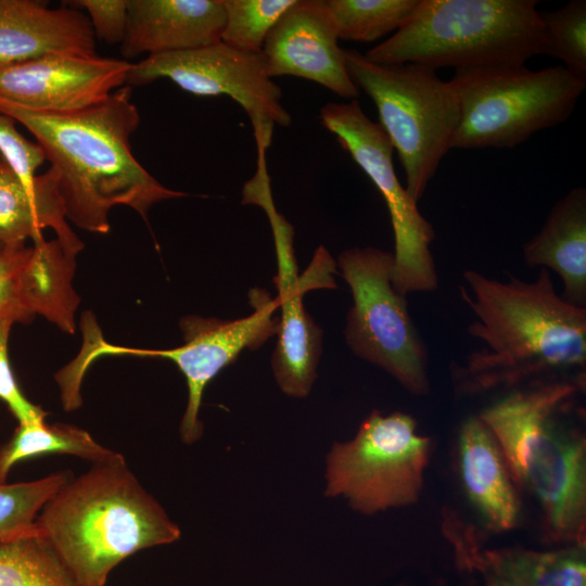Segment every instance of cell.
<instances>
[{
	"label": "cell",
	"mask_w": 586,
	"mask_h": 586,
	"mask_svg": "<svg viewBox=\"0 0 586 586\" xmlns=\"http://www.w3.org/2000/svg\"><path fill=\"white\" fill-rule=\"evenodd\" d=\"M542 54L562 62V66L586 81V1L571 0L562 8L540 12Z\"/></svg>",
	"instance_id": "4316f807"
},
{
	"label": "cell",
	"mask_w": 586,
	"mask_h": 586,
	"mask_svg": "<svg viewBox=\"0 0 586 586\" xmlns=\"http://www.w3.org/2000/svg\"><path fill=\"white\" fill-rule=\"evenodd\" d=\"M454 548L457 566L477 572L483 586H533L531 550L524 548H484L475 528L454 519L444 528Z\"/></svg>",
	"instance_id": "603a6c76"
},
{
	"label": "cell",
	"mask_w": 586,
	"mask_h": 586,
	"mask_svg": "<svg viewBox=\"0 0 586 586\" xmlns=\"http://www.w3.org/2000/svg\"><path fill=\"white\" fill-rule=\"evenodd\" d=\"M69 479L67 472H58L30 482L0 483V543L37 535L39 512Z\"/></svg>",
	"instance_id": "484cf974"
},
{
	"label": "cell",
	"mask_w": 586,
	"mask_h": 586,
	"mask_svg": "<svg viewBox=\"0 0 586 586\" xmlns=\"http://www.w3.org/2000/svg\"><path fill=\"white\" fill-rule=\"evenodd\" d=\"M4 160L2 158V156L0 155V165L4 164Z\"/></svg>",
	"instance_id": "836d02e7"
},
{
	"label": "cell",
	"mask_w": 586,
	"mask_h": 586,
	"mask_svg": "<svg viewBox=\"0 0 586 586\" xmlns=\"http://www.w3.org/2000/svg\"><path fill=\"white\" fill-rule=\"evenodd\" d=\"M319 119L374 183L387 206L395 241V290L405 296L436 290L438 278L430 251L434 228L400 184L393 165L394 149L383 128L365 114L357 99L327 103Z\"/></svg>",
	"instance_id": "7c38bea8"
},
{
	"label": "cell",
	"mask_w": 586,
	"mask_h": 586,
	"mask_svg": "<svg viewBox=\"0 0 586 586\" xmlns=\"http://www.w3.org/2000/svg\"><path fill=\"white\" fill-rule=\"evenodd\" d=\"M55 174L48 169L25 184L8 166L0 165V249L26 245L51 229L60 241L82 250L84 243L66 221Z\"/></svg>",
	"instance_id": "ffe728a7"
},
{
	"label": "cell",
	"mask_w": 586,
	"mask_h": 586,
	"mask_svg": "<svg viewBox=\"0 0 586 586\" xmlns=\"http://www.w3.org/2000/svg\"><path fill=\"white\" fill-rule=\"evenodd\" d=\"M533 586H586V544L531 552Z\"/></svg>",
	"instance_id": "f1b7e54d"
},
{
	"label": "cell",
	"mask_w": 586,
	"mask_h": 586,
	"mask_svg": "<svg viewBox=\"0 0 586 586\" xmlns=\"http://www.w3.org/2000/svg\"><path fill=\"white\" fill-rule=\"evenodd\" d=\"M88 13L94 36L106 43H122L128 22V0L72 1Z\"/></svg>",
	"instance_id": "d6a6232c"
},
{
	"label": "cell",
	"mask_w": 586,
	"mask_h": 586,
	"mask_svg": "<svg viewBox=\"0 0 586 586\" xmlns=\"http://www.w3.org/2000/svg\"><path fill=\"white\" fill-rule=\"evenodd\" d=\"M79 252L58 238L41 237L33 241L23 269L24 302L30 316L40 315L68 334L75 332L80 302L73 288Z\"/></svg>",
	"instance_id": "44dd1931"
},
{
	"label": "cell",
	"mask_w": 586,
	"mask_h": 586,
	"mask_svg": "<svg viewBox=\"0 0 586 586\" xmlns=\"http://www.w3.org/2000/svg\"><path fill=\"white\" fill-rule=\"evenodd\" d=\"M14 322H0V399L5 403L18 424L46 422L47 412L30 403L18 387L9 360L8 341Z\"/></svg>",
	"instance_id": "1f68e13d"
},
{
	"label": "cell",
	"mask_w": 586,
	"mask_h": 586,
	"mask_svg": "<svg viewBox=\"0 0 586 586\" xmlns=\"http://www.w3.org/2000/svg\"><path fill=\"white\" fill-rule=\"evenodd\" d=\"M420 0H326L339 39L372 42L397 31Z\"/></svg>",
	"instance_id": "cb8c5ba5"
},
{
	"label": "cell",
	"mask_w": 586,
	"mask_h": 586,
	"mask_svg": "<svg viewBox=\"0 0 586 586\" xmlns=\"http://www.w3.org/2000/svg\"><path fill=\"white\" fill-rule=\"evenodd\" d=\"M535 0H420L409 21L365 56L437 69L525 64L543 52Z\"/></svg>",
	"instance_id": "5b68a950"
},
{
	"label": "cell",
	"mask_w": 586,
	"mask_h": 586,
	"mask_svg": "<svg viewBox=\"0 0 586 586\" xmlns=\"http://www.w3.org/2000/svg\"><path fill=\"white\" fill-rule=\"evenodd\" d=\"M35 526L76 586H104L124 559L181 534L120 454L69 479L41 509Z\"/></svg>",
	"instance_id": "277c9868"
},
{
	"label": "cell",
	"mask_w": 586,
	"mask_h": 586,
	"mask_svg": "<svg viewBox=\"0 0 586 586\" xmlns=\"http://www.w3.org/2000/svg\"><path fill=\"white\" fill-rule=\"evenodd\" d=\"M528 267L550 268L563 284V300L586 304V189L576 187L551 208L540 231L523 246Z\"/></svg>",
	"instance_id": "d6986e66"
},
{
	"label": "cell",
	"mask_w": 586,
	"mask_h": 586,
	"mask_svg": "<svg viewBox=\"0 0 586 586\" xmlns=\"http://www.w3.org/2000/svg\"><path fill=\"white\" fill-rule=\"evenodd\" d=\"M253 313L246 317L228 320L190 315L179 321L183 344L170 349H146L118 346L103 340L93 319L84 323V348L72 361L73 370L85 375L91 362L105 355L160 357L171 360L186 378L188 403L180 423L183 443L196 442L203 433L199 419L202 396L207 384L240 353L255 351L279 330L280 317L277 298L263 289L249 292Z\"/></svg>",
	"instance_id": "9c48e42d"
},
{
	"label": "cell",
	"mask_w": 586,
	"mask_h": 586,
	"mask_svg": "<svg viewBox=\"0 0 586 586\" xmlns=\"http://www.w3.org/2000/svg\"><path fill=\"white\" fill-rule=\"evenodd\" d=\"M296 0H224L225 27L220 41L251 53L263 50L267 35Z\"/></svg>",
	"instance_id": "83f0119b"
},
{
	"label": "cell",
	"mask_w": 586,
	"mask_h": 586,
	"mask_svg": "<svg viewBox=\"0 0 586 586\" xmlns=\"http://www.w3.org/2000/svg\"><path fill=\"white\" fill-rule=\"evenodd\" d=\"M458 468L466 495L486 525L495 532L513 530L520 517L518 486L497 440L479 416L460 428Z\"/></svg>",
	"instance_id": "ac0fdd59"
},
{
	"label": "cell",
	"mask_w": 586,
	"mask_h": 586,
	"mask_svg": "<svg viewBox=\"0 0 586 586\" xmlns=\"http://www.w3.org/2000/svg\"><path fill=\"white\" fill-rule=\"evenodd\" d=\"M470 294L461 296L475 320L468 332L483 346L453 370L457 387L468 394L498 387L518 388L534 379H585L586 308L555 291L547 269L526 282H502L475 270L463 272Z\"/></svg>",
	"instance_id": "6da1fadb"
},
{
	"label": "cell",
	"mask_w": 586,
	"mask_h": 586,
	"mask_svg": "<svg viewBox=\"0 0 586 586\" xmlns=\"http://www.w3.org/2000/svg\"><path fill=\"white\" fill-rule=\"evenodd\" d=\"M131 94L125 85L100 103L63 114L0 99V112L21 123L42 149L66 219L88 232L107 233L114 206H128L146 219L154 204L188 195L163 186L132 155L130 137L140 115Z\"/></svg>",
	"instance_id": "7a4b0ae2"
},
{
	"label": "cell",
	"mask_w": 586,
	"mask_h": 586,
	"mask_svg": "<svg viewBox=\"0 0 586 586\" xmlns=\"http://www.w3.org/2000/svg\"><path fill=\"white\" fill-rule=\"evenodd\" d=\"M430 449L410 415L373 410L352 441L335 443L328 454L326 495L342 496L365 514L415 504Z\"/></svg>",
	"instance_id": "ba28073f"
},
{
	"label": "cell",
	"mask_w": 586,
	"mask_h": 586,
	"mask_svg": "<svg viewBox=\"0 0 586 586\" xmlns=\"http://www.w3.org/2000/svg\"><path fill=\"white\" fill-rule=\"evenodd\" d=\"M46 454L73 455L93 463L110 461L119 455L76 425L46 422L18 424L10 441L0 448V483H5L9 472L17 462Z\"/></svg>",
	"instance_id": "7402d4cb"
},
{
	"label": "cell",
	"mask_w": 586,
	"mask_h": 586,
	"mask_svg": "<svg viewBox=\"0 0 586 586\" xmlns=\"http://www.w3.org/2000/svg\"><path fill=\"white\" fill-rule=\"evenodd\" d=\"M0 155L13 173L27 186H33L36 170L46 161L40 145L27 140L15 120L0 112Z\"/></svg>",
	"instance_id": "4dcf8cb0"
},
{
	"label": "cell",
	"mask_w": 586,
	"mask_h": 586,
	"mask_svg": "<svg viewBox=\"0 0 586 586\" xmlns=\"http://www.w3.org/2000/svg\"><path fill=\"white\" fill-rule=\"evenodd\" d=\"M224 0H128L124 58L204 48L220 41Z\"/></svg>",
	"instance_id": "2e32d148"
},
{
	"label": "cell",
	"mask_w": 586,
	"mask_h": 586,
	"mask_svg": "<svg viewBox=\"0 0 586 586\" xmlns=\"http://www.w3.org/2000/svg\"><path fill=\"white\" fill-rule=\"evenodd\" d=\"M88 16L33 0H0V64L49 55H95Z\"/></svg>",
	"instance_id": "e0dca14e"
},
{
	"label": "cell",
	"mask_w": 586,
	"mask_h": 586,
	"mask_svg": "<svg viewBox=\"0 0 586 586\" xmlns=\"http://www.w3.org/2000/svg\"><path fill=\"white\" fill-rule=\"evenodd\" d=\"M347 72L373 101L379 124L397 151L406 190L415 201L425 192L459 124L457 98L436 69L416 64H378L359 51L344 50Z\"/></svg>",
	"instance_id": "52a82bcc"
},
{
	"label": "cell",
	"mask_w": 586,
	"mask_h": 586,
	"mask_svg": "<svg viewBox=\"0 0 586 586\" xmlns=\"http://www.w3.org/2000/svg\"><path fill=\"white\" fill-rule=\"evenodd\" d=\"M326 0H296L266 37L262 53L269 78L294 76L356 100L359 89L345 64L344 49Z\"/></svg>",
	"instance_id": "9a60e30c"
},
{
	"label": "cell",
	"mask_w": 586,
	"mask_h": 586,
	"mask_svg": "<svg viewBox=\"0 0 586 586\" xmlns=\"http://www.w3.org/2000/svg\"><path fill=\"white\" fill-rule=\"evenodd\" d=\"M585 379L514 388L480 418L497 440L518 487L537 501L547 539L586 544V441L568 415Z\"/></svg>",
	"instance_id": "3957f363"
},
{
	"label": "cell",
	"mask_w": 586,
	"mask_h": 586,
	"mask_svg": "<svg viewBox=\"0 0 586 586\" xmlns=\"http://www.w3.org/2000/svg\"><path fill=\"white\" fill-rule=\"evenodd\" d=\"M449 84L460 112L451 149L514 148L565 122L586 87L562 65L524 64L456 69Z\"/></svg>",
	"instance_id": "8992f818"
},
{
	"label": "cell",
	"mask_w": 586,
	"mask_h": 586,
	"mask_svg": "<svg viewBox=\"0 0 586 586\" xmlns=\"http://www.w3.org/2000/svg\"><path fill=\"white\" fill-rule=\"evenodd\" d=\"M242 203L262 207L271 227L278 265L273 282L281 309L271 365L282 392L302 398L309 394L316 380L322 351V331L305 310L303 296L309 290L335 288L336 264L321 245L307 270L298 277L294 229L275 206L266 161H257L255 175L243 187Z\"/></svg>",
	"instance_id": "8fae6325"
},
{
	"label": "cell",
	"mask_w": 586,
	"mask_h": 586,
	"mask_svg": "<svg viewBox=\"0 0 586 586\" xmlns=\"http://www.w3.org/2000/svg\"><path fill=\"white\" fill-rule=\"evenodd\" d=\"M29 247L0 249V322H28L33 319L23 294V269Z\"/></svg>",
	"instance_id": "f546056e"
},
{
	"label": "cell",
	"mask_w": 586,
	"mask_h": 586,
	"mask_svg": "<svg viewBox=\"0 0 586 586\" xmlns=\"http://www.w3.org/2000/svg\"><path fill=\"white\" fill-rule=\"evenodd\" d=\"M167 78L182 90L203 97L228 95L251 119L257 150L269 148L273 126L292 117L281 104L282 90L267 76L262 52L217 43L188 51L149 55L132 64L125 85L141 86Z\"/></svg>",
	"instance_id": "4fadbf2b"
},
{
	"label": "cell",
	"mask_w": 586,
	"mask_h": 586,
	"mask_svg": "<svg viewBox=\"0 0 586 586\" xmlns=\"http://www.w3.org/2000/svg\"><path fill=\"white\" fill-rule=\"evenodd\" d=\"M0 586H76L37 535L0 543Z\"/></svg>",
	"instance_id": "d4e9b609"
},
{
	"label": "cell",
	"mask_w": 586,
	"mask_h": 586,
	"mask_svg": "<svg viewBox=\"0 0 586 586\" xmlns=\"http://www.w3.org/2000/svg\"><path fill=\"white\" fill-rule=\"evenodd\" d=\"M131 63L99 55H49L0 64V99L29 111L85 110L125 86Z\"/></svg>",
	"instance_id": "5bb4252c"
},
{
	"label": "cell",
	"mask_w": 586,
	"mask_h": 586,
	"mask_svg": "<svg viewBox=\"0 0 586 586\" xmlns=\"http://www.w3.org/2000/svg\"><path fill=\"white\" fill-rule=\"evenodd\" d=\"M337 266L353 296L345 328L348 347L385 370L408 392L424 395L429 391L428 353L406 296L393 286L394 254L377 247H352L340 254Z\"/></svg>",
	"instance_id": "30bf717a"
}]
</instances>
